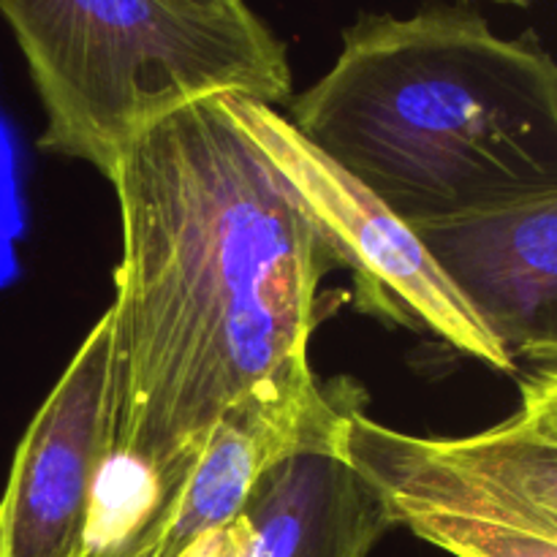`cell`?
I'll use <instances>...</instances> for the list:
<instances>
[{"label": "cell", "mask_w": 557, "mask_h": 557, "mask_svg": "<svg viewBox=\"0 0 557 557\" xmlns=\"http://www.w3.org/2000/svg\"><path fill=\"white\" fill-rule=\"evenodd\" d=\"M109 183L123 243L114 462L145 473L156 498L228 408L319 392L308 343L337 264L221 96L136 136Z\"/></svg>", "instance_id": "cell-1"}, {"label": "cell", "mask_w": 557, "mask_h": 557, "mask_svg": "<svg viewBox=\"0 0 557 557\" xmlns=\"http://www.w3.org/2000/svg\"><path fill=\"white\" fill-rule=\"evenodd\" d=\"M286 117L408 226L557 190V60L466 0L359 14Z\"/></svg>", "instance_id": "cell-2"}, {"label": "cell", "mask_w": 557, "mask_h": 557, "mask_svg": "<svg viewBox=\"0 0 557 557\" xmlns=\"http://www.w3.org/2000/svg\"><path fill=\"white\" fill-rule=\"evenodd\" d=\"M44 109L38 147L112 177L125 147L218 96L292 101L286 44L248 5L0 0Z\"/></svg>", "instance_id": "cell-3"}, {"label": "cell", "mask_w": 557, "mask_h": 557, "mask_svg": "<svg viewBox=\"0 0 557 557\" xmlns=\"http://www.w3.org/2000/svg\"><path fill=\"white\" fill-rule=\"evenodd\" d=\"M221 98L286 180L335 264L354 272L359 308L438 337L498 373H515L517 364L484 330L413 226L310 145L277 107L243 96Z\"/></svg>", "instance_id": "cell-4"}, {"label": "cell", "mask_w": 557, "mask_h": 557, "mask_svg": "<svg viewBox=\"0 0 557 557\" xmlns=\"http://www.w3.org/2000/svg\"><path fill=\"white\" fill-rule=\"evenodd\" d=\"M117 357L109 308L33 413L0 495V557H92L98 482L114 462Z\"/></svg>", "instance_id": "cell-5"}, {"label": "cell", "mask_w": 557, "mask_h": 557, "mask_svg": "<svg viewBox=\"0 0 557 557\" xmlns=\"http://www.w3.org/2000/svg\"><path fill=\"white\" fill-rule=\"evenodd\" d=\"M348 406L346 446L397 528L455 557H557V520L504 484L449 460L433 438L400 433Z\"/></svg>", "instance_id": "cell-6"}, {"label": "cell", "mask_w": 557, "mask_h": 557, "mask_svg": "<svg viewBox=\"0 0 557 557\" xmlns=\"http://www.w3.org/2000/svg\"><path fill=\"white\" fill-rule=\"evenodd\" d=\"M413 232L511 362L557 368V190Z\"/></svg>", "instance_id": "cell-7"}, {"label": "cell", "mask_w": 557, "mask_h": 557, "mask_svg": "<svg viewBox=\"0 0 557 557\" xmlns=\"http://www.w3.org/2000/svg\"><path fill=\"white\" fill-rule=\"evenodd\" d=\"M359 392L348 384L337 417L259 473L237 520L243 557H370L397 528L384 495L348 455L346 417Z\"/></svg>", "instance_id": "cell-8"}, {"label": "cell", "mask_w": 557, "mask_h": 557, "mask_svg": "<svg viewBox=\"0 0 557 557\" xmlns=\"http://www.w3.org/2000/svg\"><path fill=\"white\" fill-rule=\"evenodd\" d=\"M449 460L504 484L557 520V446L515 417L462 438H433Z\"/></svg>", "instance_id": "cell-9"}, {"label": "cell", "mask_w": 557, "mask_h": 557, "mask_svg": "<svg viewBox=\"0 0 557 557\" xmlns=\"http://www.w3.org/2000/svg\"><path fill=\"white\" fill-rule=\"evenodd\" d=\"M515 419L557 446V368H542L522 379Z\"/></svg>", "instance_id": "cell-10"}, {"label": "cell", "mask_w": 557, "mask_h": 557, "mask_svg": "<svg viewBox=\"0 0 557 557\" xmlns=\"http://www.w3.org/2000/svg\"><path fill=\"white\" fill-rule=\"evenodd\" d=\"M158 547H161V528L150 515H141L114 547L98 557H158Z\"/></svg>", "instance_id": "cell-11"}, {"label": "cell", "mask_w": 557, "mask_h": 557, "mask_svg": "<svg viewBox=\"0 0 557 557\" xmlns=\"http://www.w3.org/2000/svg\"><path fill=\"white\" fill-rule=\"evenodd\" d=\"M180 557H243V528H239V522H232L223 531L196 542L188 553Z\"/></svg>", "instance_id": "cell-12"}, {"label": "cell", "mask_w": 557, "mask_h": 557, "mask_svg": "<svg viewBox=\"0 0 557 557\" xmlns=\"http://www.w3.org/2000/svg\"><path fill=\"white\" fill-rule=\"evenodd\" d=\"M188 3H199V5H234V3H243V0H188Z\"/></svg>", "instance_id": "cell-13"}, {"label": "cell", "mask_w": 557, "mask_h": 557, "mask_svg": "<svg viewBox=\"0 0 557 557\" xmlns=\"http://www.w3.org/2000/svg\"><path fill=\"white\" fill-rule=\"evenodd\" d=\"M493 3H504V5H517V9H528V5H533L536 0H493Z\"/></svg>", "instance_id": "cell-14"}]
</instances>
